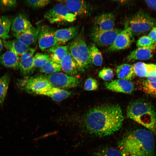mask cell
Returning <instances> with one entry per match:
<instances>
[{
	"mask_svg": "<svg viewBox=\"0 0 156 156\" xmlns=\"http://www.w3.org/2000/svg\"><path fill=\"white\" fill-rule=\"evenodd\" d=\"M124 116L118 105H101L90 109L84 120V125L90 133L105 136L116 132L121 127Z\"/></svg>",
	"mask_w": 156,
	"mask_h": 156,
	"instance_id": "6da1fadb",
	"label": "cell"
},
{
	"mask_svg": "<svg viewBox=\"0 0 156 156\" xmlns=\"http://www.w3.org/2000/svg\"><path fill=\"white\" fill-rule=\"evenodd\" d=\"M118 147L122 156H154V138L149 130L138 129L124 136Z\"/></svg>",
	"mask_w": 156,
	"mask_h": 156,
	"instance_id": "7a4b0ae2",
	"label": "cell"
},
{
	"mask_svg": "<svg viewBox=\"0 0 156 156\" xmlns=\"http://www.w3.org/2000/svg\"><path fill=\"white\" fill-rule=\"evenodd\" d=\"M127 116L152 132L156 130V112L149 102L142 100L131 102L127 107Z\"/></svg>",
	"mask_w": 156,
	"mask_h": 156,
	"instance_id": "3957f363",
	"label": "cell"
},
{
	"mask_svg": "<svg viewBox=\"0 0 156 156\" xmlns=\"http://www.w3.org/2000/svg\"><path fill=\"white\" fill-rule=\"evenodd\" d=\"M68 51L76 62L79 70L83 71L91 63L89 48L80 33L68 45Z\"/></svg>",
	"mask_w": 156,
	"mask_h": 156,
	"instance_id": "277c9868",
	"label": "cell"
},
{
	"mask_svg": "<svg viewBox=\"0 0 156 156\" xmlns=\"http://www.w3.org/2000/svg\"><path fill=\"white\" fill-rule=\"evenodd\" d=\"M156 27V19L142 12L137 13L128 18L125 23V28L133 33L146 32Z\"/></svg>",
	"mask_w": 156,
	"mask_h": 156,
	"instance_id": "5b68a950",
	"label": "cell"
},
{
	"mask_svg": "<svg viewBox=\"0 0 156 156\" xmlns=\"http://www.w3.org/2000/svg\"><path fill=\"white\" fill-rule=\"evenodd\" d=\"M47 11L44 18L51 24L70 23L76 19V16L64 3L60 2Z\"/></svg>",
	"mask_w": 156,
	"mask_h": 156,
	"instance_id": "8992f818",
	"label": "cell"
},
{
	"mask_svg": "<svg viewBox=\"0 0 156 156\" xmlns=\"http://www.w3.org/2000/svg\"><path fill=\"white\" fill-rule=\"evenodd\" d=\"M18 86L27 92L41 95L52 87L45 77L42 76L32 77L18 81Z\"/></svg>",
	"mask_w": 156,
	"mask_h": 156,
	"instance_id": "52a82bcc",
	"label": "cell"
},
{
	"mask_svg": "<svg viewBox=\"0 0 156 156\" xmlns=\"http://www.w3.org/2000/svg\"><path fill=\"white\" fill-rule=\"evenodd\" d=\"M122 30L114 28L109 30H102L94 27L90 37L94 43L100 47H109L114 42L117 35Z\"/></svg>",
	"mask_w": 156,
	"mask_h": 156,
	"instance_id": "ba28073f",
	"label": "cell"
},
{
	"mask_svg": "<svg viewBox=\"0 0 156 156\" xmlns=\"http://www.w3.org/2000/svg\"><path fill=\"white\" fill-rule=\"evenodd\" d=\"M45 77L53 87L61 89L75 87L80 82L77 77L60 72L48 75Z\"/></svg>",
	"mask_w": 156,
	"mask_h": 156,
	"instance_id": "9c48e42d",
	"label": "cell"
},
{
	"mask_svg": "<svg viewBox=\"0 0 156 156\" xmlns=\"http://www.w3.org/2000/svg\"><path fill=\"white\" fill-rule=\"evenodd\" d=\"M133 34L128 29L124 28L119 33L112 44L106 50L108 52H114L129 47L134 41Z\"/></svg>",
	"mask_w": 156,
	"mask_h": 156,
	"instance_id": "30bf717a",
	"label": "cell"
},
{
	"mask_svg": "<svg viewBox=\"0 0 156 156\" xmlns=\"http://www.w3.org/2000/svg\"><path fill=\"white\" fill-rule=\"evenodd\" d=\"M38 40L39 47L42 51L48 50L56 45L55 31L51 27L44 25L39 28Z\"/></svg>",
	"mask_w": 156,
	"mask_h": 156,
	"instance_id": "8fae6325",
	"label": "cell"
},
{
	"mask_svg": "<svg viewBox=\"0 0 156 156\" xmlns=\"http://www.w3.org/2000/svg\"><path fill=\"white\" fill-rule=\"evenodd\" d=\"M79 28L78 26H75L55 31L54 34L56 42L55 46L63 45L74 38L78 35Z\"/></svg>",
	"mask_w": 156,
	"mask_h": 156,
	"instance_id": "7c38bea8",
	"label": "cell"
},
{
	"mask_svg": "<svg viewBox=\"0 0 156 156\" xmlns=\"http://www.w3.org/2000/svg\"><path fill=\"white\" fill-rule=\"evenodd\" d=\"M35 49L30 48L20 57L19 69L21 74L25 77L29 75L35 67L33 64Z\"/></svg>",
	"mask_w": 156,
	"mask_h": 156,
	"instance_id": "4fadbf2b",
	"label": "cell"
},
{
	"mask_svg": "<svg viewBox=\"0 0 156 156\" xmlns=\"http://www.w3.org/2000/svg\"><path fill=\"white\" fill-rule=\"evenodd\" d=\"M106 88L113 91L130 94L133 91L134 85L130 81L119 79L105 82Z\"/></svg>",
	"mask_w": 156,
	"mask_h": 156,
	"instance_id": "5bb4252c",
	"label": "cell"
},
{
	"mask_svg": "<svg viewBox=\"0 0 156 156\" xmlns=\"http://www.w3.org/2000/svg\"><path fill=\"white\" fill-rule=\"evenodd\" d=\"M64 3L70 10L76 16H84L89 12V6L84 1L68 0L59 1Z\"/></svg>",
	"mask_w": 156,
	"mask_h": 156,
	"instance_id": "9a60e30c",
	"label": "cell"
},
{
	"mask_svg": "<svg viewBox=\"0 0 156 156\" xmlns=\"http://www.w3.org/2000/svg\"><path fill=\"white\" fill-rule=\"evenodd\" d=\"M39 28L33 26L23 31L13 33V35L16 39L29 46L36 43L38 39Z\"/></svg>",
	"mask_w": 156,
	"mask_h": 156,
	"instance_id": "2e32d148",
	"label": "cell"
},
{
	"mask_svg": "<svg viewBox=\"0 0 156 156\" xmlns=\"http://www.w3.org/2000/svg\"><path fill=\"white\" fill-rule=\"evenodd\" d=\"M156 48V42L147 47L138 48L131 51L126 59L130 61L135 60H148L153 56V53Z\"/></svg>",
	"mask_w": 156,
	"mask_h": 156,
	"instance_id": "e0dca14e",
	"label": "cell"
},
{
	"mask_svg": "<svg viewBox=\"0 0 156 156\" xmlns=\"http://www.w3.org/2000/svg\"><path fill=\"white\" fill-rule=\"evenodd\" d=\"M115 18L111 13L100 14L95 18L94 27L102 30H109L114 28Z\"/></svg>",
	"mask_w": 156,
	"mask_h": 156,
	"instance_id": "ac0fdd59",
	"label": "cell"
},
{
	"mask_svg": "<svg viewBox=\"0 0 156 156\" xmlns=\"http://www.w3.org/2000/svg\"><path fill=\"white\" fill-rule=\"evenodd\" d=\"M20 57L8 50L0 55V64L14 70L19 69Z\"/></svg>",
	"mask_w": 156,
	"mask_h": 156,
	"instance_id": "d6986e66",
	"label": "cell"
},
{
	"mask_svg": "<svg viewBox=\"0 0 156 156\" xmlns=\"http://www.w3.org/2000/svg\"><path fill=\"white\" fill-rule=\"evenodd\" d=\"M32 25L27 17L23 14H18L12 22L11 30L13 33L23 31L31 27Z\"/></svg>",
	"mask_w": 156,
	"mask_h": 156,
	"instance_id": "ffe728a7",
	"label": "cell"
},
{
	"mask_svg": "<svg viewBox=\"0 0 156 156\" xmlns=\"http://www.w3.org/2000/svg\"><path fill=\"white\" fill-rule=\"evenodd\" d=\"M60 65L62 70L70 76L74 75L79 70L76 62L68 51L61 60Z\"/></svg>",
	"mask_w": 156,
	"mask_h": 156,
	"instance_id": "44dd1931",
	"label": "cell"
},
{
	"mask_svg": "<svg viewBox=\"0 0 156 156\" xmlns=\"http://www.w3.org/2000/svg\"><path fill=\"white\" fill-rule=\"evenodd\" d=\"M3 43L5 48L20 57L30 48L29 46L16 39L11 40H3Z\"/></svg>",
	"mask_w": 156,
	"mask_h": 156,
	"instance_id": "7402d4cb",
	"label": "cell"
},
{
	"mask_svg": "<svg viewBox=\"0 0 156 156\" xmlns=\"http://www.w3.org/2000/svg\"><path fill=\"white\" fill-rule=\"evenodd\" d=\"M48 50L50 58L60 64L61 60L68 51V45L55 46Z\"/></svg>",
	"mask_w": 156,
	"mask_h": 156,
	"instance_id": "603a6c76",
	"label": "cell"
},
{
	"mask_svg": "<svg viewBox=\"0 0 156 156\" xmlns=\"http://www.w3.org/2000/svg\"><path fill=\"white\" fill-rule=\"evenodd\" d=\"M116 72L117 77L120 79L130 81L135 76L132 66L128 64L118 66Z\"/></svg>",
	"mask_w": 156,
	"mask_h": 156,
	"instance_id": "cb8c5ba5",
	"label": "cell"
},
{
	"mask_svg": "<svg viewBox=\"0 0 156 156\" xmlns=\"http://www.w3.org/2000/svg\"><path fill=\"white\" fill-rule=\"evenodd\" d=\"M71 94V92L68 91L52 87L49 90L42 93L41 95L50 97L55 101H58L66 99Z\"/></svg>",
	"mask_w": 156,
	"mask_h": 156,
	"instance_id": "d4e9b609",
	"label": "cell"
},
{
	"mask_svg": "<svg viewBox=\"0 0 156 156\" xmlns=\"http://www.w3.org/2000/svg\"><path fill=\"white\" fill-rule=\"evenodd\" d=\"M11 23V20L9 17L6 16L0 17V38L6 40L10 38Z\"/></svg>",
	"mask_w": 156,
	"mask_h": 156,
	"instance_id": "484cf974",
	"label": "cell"
},
{
	"mask_svg": "<svg viewBox=\"0 0 156 156\" xmlns=\"http://www.w3.org/2000/svg\"><path fill=\"white\" fill-rule=\"evenodd\" d=\"M89 50L91 63L96 66H101L103 63V58L100 51L94 44L91 45Z\"/></svg>",
	"mask_w": 156,
	"mask_h": 156,
	"instance_id": "4316f807",
	"label": "cell"
},
{
	"mask_svg": "<svg viewBox=\"0 0 156 156\" xmlns=\"http://www.w3.org/2000/svg\"><path fill=\"white\" fill-rule=\"evenodd\" d=\"M10 80L9 74H5L0 78V103H3L5 99Z\"/></svg>",
	"mask_w": 156,
	"mask_h": 156,
	"instance_id": "83f0119b",
	"label": "cell"
},
{
	"mask_svg": "<svg viewBox=\"0 0 156 156\" xmlns=\"http://www.w3.org/2000/svg\"><path fill=\"white\" fill-rule=\"evenodd\" d=\"M62 70L60 64L55 62L50 58L40 68V72L49 75L59 72Z\"/></svg>",
	"mask_w": 156,
	"mask_h": 156,
	"instance_id": "f1b7e54d",
	"label": "cell"
},
{
	"mask_svg": "<svg viewBox=\"0 0 156 156\" xmlns=\"http://www.w3.org/2000/svg\"><path fill=\"white\" fill-rule=\"evenodd\" d=\"M132 66L135 75L141 77H146L148 72L147 64L138 62Z\"/></svg>",
	"mask_w": 156,
	"mask_h": 156,
	"instance_id": "f546056e",
	"label": "cell"
},
{
	"mask_svg": "<svg viewBox=\"0 0 156 156\" xmlns=\"http://www.w3.org/2000/svg\"><path fill=\"white\" fill-rule=\"evenodd\" d=\"M141 86L142 90L146 94L156 96V82L146 80L142 82Z\"/></svg>",
	"mask_w": 156,
	"mask_h": 156,
	"instance_id": "4dcf8cb0",
	"label": "cell"
},
{
	"mask_svg": "<svg viewBox=\"0 0 156 156\" xmlns=\"http://www.w3.org/2000/svg\"><path fill=\"white\" fill-rule=\"evenodd\" d=\"M50 59L49 55L38 53L34 56L33 64L35 68H41Z\"/></svg>",
	"mask_w": 156,
	"mask_h": 156,
	"instance_id": "1f68e13d",
	"label": "cell"
},
{
	"mask_svg": "<svg viewBox=\"0 0 156 156\" xmlns=\"http://www.w3.org/2000/svg\"><path fill=\"white\" fill-rule=\"evenodd\" d=\"M51 1L48 0H25L24 3L28 6L34 9L43 8L50 4Z\"/></svg>",
	"mask_w": 156,
	"mask_h": 156,
	"instance_id": "d6a6232c",
	"label": "cell"
},
{
	"mask_svg": "<svg viewBox=\"0 0 156 156\" xmlns=\"http://www.w3.org/2000/svg\"><path fill=\"white\" fill-rule=\"evenodd\" d=\"M155 42L147 36H144L140 37L137 40L136 46L138 48L147 47L150 46Z\"/></svg>",
	"mask_w": 156,
	"mask_h": 156,
	"instance_id": "836d02e7",
	"label": "cell"
},
{
	"mask_svg": "<svg viewBox=\"0 0 156 156\" xmlns=\"http://www.w3.org/2000/svg\"><path fill=\"white\" fill-rule=\"evenodd\" d=\"M99 76L104 80L109 81L113 77L114 74L112 70L109 68H104L99 73Z\"/></svg>",
	"mask_w": 156,
	"mask_h": 156,
	"instance_id": "e575fe53",
	"label": "cell"
},
{
	"mask_svg": "<svg viewBox=\"0 0 156 156\" xmlns=\"http://www.w3.org/2000/svg\"><path fill=\"white\" fill-rule=\"evenodd\" d=\"M85 90L87 91L96 90L98 88L97 81L95 79L91 77L86 80L84 84Z\"/></svg>",
	"mask_w": 156,
	"mask_h": 156,
	"instance_id": "d590c367",
	"label": "cell"
},
{
	"mask_svg": "<svg viewBox=\"0 0 156 156\" xmlns=\"http://www.w3.org/2000/svg\"><path fill=\"white\" fill-rule=\"evenodd\" d=\"M17 4L16 0H0V8L3 10L11 9L16 7Z\"/></svg>",
	"mask_w": 156,
	"mask_h": 156,
	"instance_id": "8d00e7d4",
	"label": "cell"
},
{
	"mask_svg": "<svg viewBox=\"0 0 156 156\" xmlns=\"http://www.w3.org/2000/svg\"><path fill=\"white\" fill-rule=\"evenodd\" d=\"M148 64V72L146 77L147 80L150 81L156 82V65Z\"/></svg>",
	"mask_w": 156,
	"mask_h": 156,
	"instance_id": "74e56055",
	"label": "cell"
},
{
	"mask_svg": "<svg viewBox=\"0 0 156 156\" xmlns=\"http://www.w3.org/2000/svg\"><path fill=\"white\" fill-rule=\"evenodd\" d=\"M148 35L152 40L156 41V27H153L151 29Z\"/></svg>",
	"mask_w": 156,
	"mask_h": 156,
	"instance_id": "f35d334b",
	"label": "cell"
},
{
	"mask_svg": "<svg viewBox=\"0 0 156 156\" xmlns=\"http://www.w3.org/2000/svg\"><path fill=\"white\" fill-rule=\"evenodd\" d=\"M145 2L149 7L156 10V0H146Z\"/></svg>",
	"mask_w": 156,
	"mask_h": 156,
	"instance_id": "ab89813d",
	"label": "cell"
},
{
	"mask_svg": "<svg viewBox=\"0 0 156 156\" xmlns=\"http://www.w3.org/2000/svg\"><path fill=\"white\" fill-rule=\"evenodd\" d=\"M3 46V42L1 38H0V53L2 50Z\"/></svg>",
	"mask_w": 156,
	"mask_h": 156,
	"instance_id": "60d3db41",
	"label": "cell"
}]
</instances>
